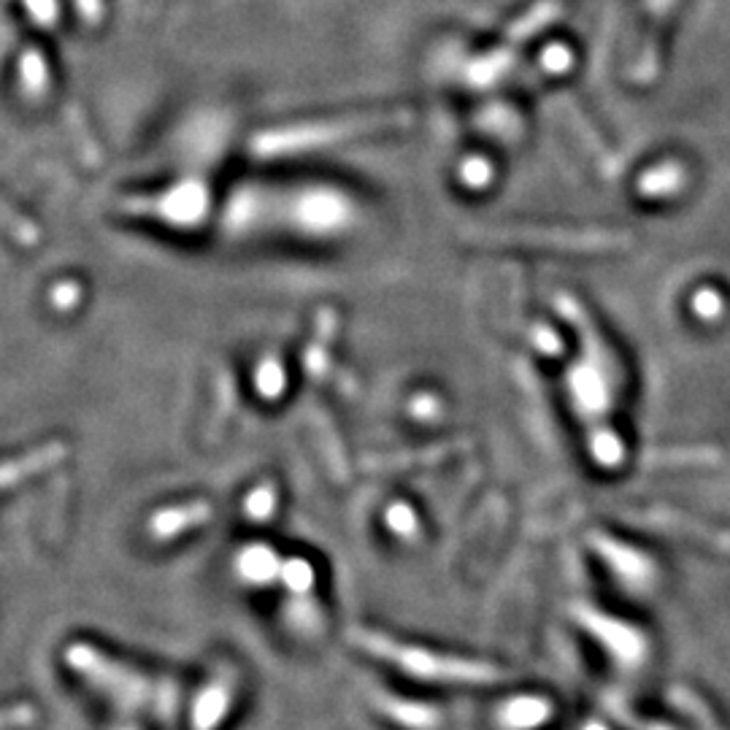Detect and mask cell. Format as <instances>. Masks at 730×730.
<instances>
[{
  "mask_svg": "<svg viewBox=\"0 0 730 730\" xmlns=\"http://www.w3.org/2000/svg\"><path fill=\"white\" fill-rule=\"evenodd\" d=\"M376 709L404 730H441L444 715L430 703L404 701L400 696H376Z\"/></svg>",
  "mask_w": 730,
  "mask_h": 730,
  "instance_id": "cell-6",
  "label": "cell"
},
{
  "mask_svg": "<svg viewBox=\"0 0 730 730\" xmlns=\"http://www.w3.org/2000/svg\"><path fill=\"white\" fill-rule=\"evenodd\" d=\"M574 617L576 623L593 633L608 653H612L614 660H619L623 666H633V663H638L644 657V638L633 628H628V625L617 623V619L612 617H604V614H598L595 608L587 606H576Z\"/></svg>",
  "mask_w": 730,
  "mask_h": 730,
  "instance_id": "cell-4",
  "label": "cell"
},
{
  "mask_svg": "<svg viewBox=\"0 0 730 730\" xmlns=\"http://www.w3.org/2000/svg\"><path fill=\"white\" fill-rule=\"evenodd\" d=\"M555 715V706L544 696H514L503 701L496 711V722L501 730H539Z\"/></svg>",
  "mask_w": 730,
  "mask_h": 730,
  "instance_id": "cell-5",
  "label": "cell"
},
{
  "mask_svg": "<svg viewBox=\"0 0 730 730\" xmlns=\"http://www.w3.org/2000/svg\"><path fill=\"white\" fill-rule=\"evenodd\" d=\"M668 696H671V701L677 703L687 717H692V720H696L698 730H720V726H717V722L711 720L709 706H706L701 701V698L696 696V692H690V690H687V687H674V690L668 692Z\"/></svg>",
  "mask_w": 730,
  "mask_h": 730,
  "instance_id": "cell-9",
  "label": "cell"
},
{
  "mask_svg": "<svg viewBox=\"0 0 730 730\" xmlns=\"http://www.w3.org/2000/svg\"><path fill=\"white\" fill-rule=\"evenodd\" d=\"M65 666L79 674L95 692L122 711H142L155 701V687L136 668L103 655L93 644H71L63 653Z\"/></svg>",
  "mask_w": 730,
  "mask_h": 730,
  "instance_id": "cell-2",
  "label": "cell"
},
{
  "mask_svg": "<svg viewBox=\"0 0 730 730\" xmlns=\"http://www.w3.org/2000/svg\"><path fill=\"white\" fill-rule=\"evenodd\" d=\"M206 517V509H174L166 511L155 520V533L160 539H174V535L190 531V528H198V522Z\"/></svg>",
  "mask_w": 730,
  "mask_h": 730,
  "instance_id": "cell-8",
  "label": "cell"
},
{
  "mask_svg": "<svg viewBox=\"0 0 730 730\" xmlns=\"http://www.w3.org/2000/svg\"><path fill=\"white\" fill-rule=\"evenodd\" d=\"M239 703V677L233 671L211 674L190 709V730H219Z\"/></svg>",
  "mask_w": 730,
  "mask_h": 730,
  "instance_id": "cell-3",
  "label": "cell"
},
{
  "mask_svg": "<svg viewBox=\"0 0 730 730\" xmlns=\"http://www.w3.org/2000/svg\"><path fill=\"white\" fill-rule=\"evenodd\" d=\"M122 730H136V728H122Z\"/></svg>",
  "mask_w": 730,
  "mask_h": 730,
  "instance_id": "cell-13",
  "label": "cell"
},
{
  "mask_svg": "<svg viewBox=\"0 0 730 730\" xmlns=\"http://www.w3.org/2000/svg\"><path fill=\"white\" fill-rule=\"evenodd\" d=\"M350 642L355 644L361 653H365L374 660L385 663V666L395 668L404 677L417 681H430V685H471V687H487L498 685L507 679V671L492 663L471 660V657L460 655H444L436 649L417 647V644L398 642L389 638L379 630L368 628H352Z\"/></svg>",
  "mask_w": 730,
  "mask_h": 730,
  "instance_id": "cell-1",
  "label": "cell"
},
{
  "mask_svg": "<svg viewBox=\"0 0 730 730\" xmlns=\"http://www.w3.org/2000/svg\"><path fill=\"white\" fill-rule=\"evenodd\" d=\"M284 560L277 555L268 544H249L247 550L236 557V574L241 582L265 587V584L282 580Z\"/></svg>",
  "mask_w": 730,
  "mask_h": 730,
  "instance_id": "cell-7",
  "label": "cell"
},
{
  "mask_svg": "<svg viewBox=\"0 0 730 730\" xmlns=\"http://www.w3.org/2000/svg\"><path fill=\"white\" fill-rule=\"evenodd\" d=\"M279 582H284V587H288L290 593L309 595L314 587V569L306 563V560H298V557L284 560L282 580Z\"/></svg>",
  "mask_w": 730,
  "mask_h": 730,
  "instance_id": "cell-10",
  "label": "cell"
},
{
  "mask_svg": "<svg viewBox=\"0 0 730 730\" xmlns=\"http://www.w3.org/2000/svg\"><path fill=\"white\" fill-rule=\"evenodd\" d=\"M587 730H604V728H601V726H590Z\"/></svg>",
  "mask_w": 730,
  "mask_h": 730,
  "instance_id": "cell-12",
  "label": "cell"
},
{
  "mask_svg": "<svg viewBox=\"0 0 730 730\" xmlns=\"http://www.w3.org/2000/svg\"><path fill=\"white\" fill-rule=\"evenodd\" d=\"M608 711H612L614 717H617L619 722H623L625 728H630V730H674V728H668V726H660V722H642V717H636V715H630L628 709H625V706H619V701H608Z\"/></svg>",
  "mask_w": 730,
  "mask_h": 730,
  "instance_id": "cell-11",
  "label": "cell"
}]
</instances>
